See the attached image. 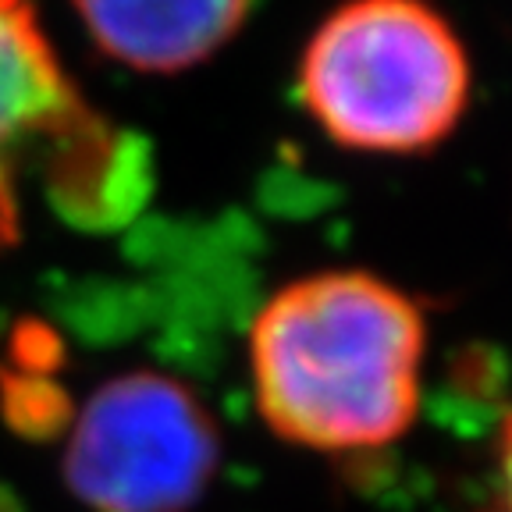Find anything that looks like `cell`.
<instances>
[{"label": "cell", "mask_w": 512, "mask_h": 512, "mask_svg": "<svg viewBox=\"0 0 512 512\" xmlns=\"http://www.w3.org/2000/svg\"><path fill=\"white\" fill-rule=\"evenodd\" d=\"M104 54L146 68L178 72L232 40L253 0H72Z\"/></svg>", "instance_id": "cell-5"}, {"label": "cell", "mask_w": 512, "mask_h": 512, "mask_svg": "<svg viewBox=\"0 0 512 512\" xmlns=\"http://www.w3.org/2000/svg\"><path fill=\"white\" fill-rule=\"evenodd\" d=\"M427 313L360 267L281 285L249 328V384L267 431L317 456H370L413 431Z\"/></svg>", "instance_id": "cell-1"}, {"label": "cell", "mask_w": 512, "mask_h": 512, "mask_svg": "<svg viewBox=\"0 0 512 512\" xmlns=\"http://www.w3.org/2000/svg\"><path fill=\"white\" fill-rule=\"evenodd\" d=\"M470 93V54L431 0H345L299 61L310 118L356 153L434 150L459 128Z\"/></svg>", "instance_id": "cell-2"}, {"label": "cell", "mask_w": 512, "mask_h": 512, "mask_svg": "<svg viewBox=\"0 0 512 512\" xmlns=\"http://www.w3.org/2000/svg\"><path fill=\"white\" fill-rule=\"evenodd\" d=\"M47 146L50 185L82 217H114L139 196V164L114 132L82 107L32 15L29 0H0V196H11V160Z\"/></svg>", "instance_id": "cell-4"}, {"label": "cell", "mask_w": 512, "mask_h": 512, "mask_svg": "<svg viewBox=\"0 0 512 512\" xmlns=\"http://www.w3.org/2000/svg\"><path fill=\"white\" fill-rule=\"evenodd\" d=\"M221 466V431L189 384L128 370L89 395L64 445V484L89 512H192Z\"/></svg>", "instance_id": "cell-3"}, {"label": "cell", "mask_w": 512, "mask_h": 512, "mask_svg": "<svg viewBox=\"0 0 512 512\" xmlns=\"http://www.w3.org/2000/svg\"><path fill=\"white\" fill-rule=\"evenodd\" d=\"M15 228V210H11V196H0V242L8 239Z\"/></svg>", "instance_id": "cell-7"}, {"label": "cell", "mask_w": 512, "mask_h": 512, "mask_svg": "<svg viewBox=\"0 0 512 512\" xmlns=\"http://www.w3.org/2000/svg\"><path fill=\"white\" fill-rule=\"evenodd\" d=\"M488 512H512V413L502 420L495 438V484Z\"/></svg>", "instance_id": "cell-6"}, {"label": "cell", "mask_w": 512, "mask_h": 512, "mask_svg": "<svg viewBox=\"0 0 512 512\" xmlns=\"http://www.w3.org/2000/svg\"><path fill=\"white\" fill-rule=\"evenodd\" d=\"M0 512H25L22 502H18V498L11 495V491L4 488V484H0Z\"/></svg>", "instance_id": "cell-8"}]
</instances>
